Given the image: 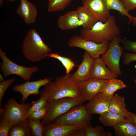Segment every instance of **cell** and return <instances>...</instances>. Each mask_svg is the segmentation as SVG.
Returning <instances> with one entry per match:
<instances>
[{
  "instance_id": "1",
  "label": "cell",
  "mask_w": 136,
  "mask_h": 136,
  "mask_svg": "<svg viewBox=\"0 0 136 136\" xmlns=\"http://www.w3.org/2000/svg\"><path fill=\"white\" fill-rule=\"evenodd\" d=\"M78 82L74 78L73 74H66L44 86L39 94L40 96L46 97L48 102L65 97H81L78 88Z\"/></svg>"
},
{
  "instance_id": "2",
  "label": "cell",
  "mask_w": 136,
  "mask_h": 136,
  "mask_svg": "<svg viewBox=\"0 0 136 136\" xmlns=\"http://www.w3.org/2000/svg\"><path fill=\"white\" fill-rule=\"evenodd\" d=\"M80 33L85 39L100 44L119 36L120 31L115 17L111 15L106 22L98 21L90 29H82Z\"/></svg>"
},
{
  "instance_id": "3",
  "label": "cell",
  "mask_w": 136,
  "mask_h": 136,
  "mask_svg": "<svg viewBox=\"0 0 136 136\" xmlns=\"http://www.w3.org/2000/svg\"><path fill=\"white\" fill-rule=\"evenodd\" d=\"M22 52L28 60L36 62L48 56L51 49L42 40L36 30L32 28L27 33L22 44Z\"/></svg>"
},
{
  "instance_id": "4",
  "label": "cell",
  "mask_w": 136,
  "mask_h": 136,
  "mask_svg": "<svg viewBox=\"0 0 136 136\" xmlns=\"http://www.w3.org/2000/svg\"><path fill=\"white\" fill-rule=\"evenodd\" d=\"M86 101L82 97L78 98L65 97L48 102V111L42 120L41 123L43 126L50 124L72 108L82 104Z\"/></svg>"
},
{
  "instance_id": "5",
  "label": "cell",
  "mask_w": 136,
  "mask_h": 136,
  "mask_svg": "<svg viewBox=\"0 0 136 136\" xmlns=\"http://www.w3.org/2000/svg\"><path fill=\"white\" fill-rule=\"evenodd\" d=\"M91 115L87 112L82 104L71 109L58 117L52 122L54 123L77 126L80 129H85L91 124Z\"/></svg>"
},
{
  "instance_id": "6",
  "label": "cell",
  "mask_w": 136,
  "mask_h": 136,
  "mask_svg": "<svg viewBox=\"0 0 136 136\" xmlns=\"http://www.w3.org/2000/svg\"><path fill=\"white\" fill-rule=\"evenodd\" d=\"M0 57L2 60L0 63V70L5 78L14 74L20 77L25 81H29L32 74L39 70L37 66L26 67L14 62L6 56L1 48Z\"/></svg>"
},
{
  "instance_id": "7",
  "label": "cell",
  "mask_w": 136,
  "mask_h": 136,
  "mask_svg": "<svg viewBox=\"0 0 136 136\" xmlns=\"http://www.w3.org/2000/svg\"><path fill=\"white\" fill-rule=\"evenodd\" d=\"M30 103H18L15 99H9L4 108H0V118L5 119L13 124L28 120L27 113Z\"/></svg>"
},
{
  "instance_id": "8",
  "label": "cell",
  "mask_w": 136,
  "mask_h": 136,
  "mask_svg": "<svg viewBox=\"0 0 136 136\" xmlns=\"http://www.w3.org/2000/svg\"><path fill=\"white\" fill-rule=\"evenodd\" d=\"M120 41L119 36L114 38L110 42L109 48L102 55L101 58L108 67L118 75L122 74L120 62L124 50L123 47L120 45Z\"/></svg>"
},
{
  "instance_id": "9",
  "label": "cell",
  "mask_w": 136,
  "mask_h": 136,
  "mask_svg": "<svg viewBox=\"0 0 136 136\" xmlns=\"http://www.w3.org/2000/svg\"><path fill=\"white\" fill-rule=\"evenodd\" d=\"M109 44L108 41L97 44L85 39L81 35L72 36L67 42L69 47H78L85 50L94 59L104 54L109 48Z\"/></svg>"
},
{
  "instance_id": "10",
  "label": "cell",
  "mask_w": 136,
  "mask_h": 136,
  "mask_svg": "<svg viewBox=\"0 0 136 136\" xmlns=\"http://www.w3.org/2000/svg\"><path fill=\"white\" fill-rule=\"evenodd\" d=\"M109 80L90 78L78 82V87L81 96L86 101L90 100L98 93L103 92Z\"/></svg>"
},
{
  "instance_id": "11",
  "label": "cell",
  "mask_w": 136,
  "mask_h": 136,
  "mask_svg": "<svg viewBox=\"0 0 136 136\" xmlns=\"http://www.w3.org/2000/svg\"><path fill=\"white\" fill-rule=\"evenodd\" d=\"M52 80L51 78H46L38 80L30 81H26L24 83L17 84L12 87L13 90L21 94L22 97L21 99L22 102H24L28 97L31 95L39 94L40 88L44 86Z\"/></svg>"
},
{
  "instance_id": "12",
  "label": "cell",
  "mask_w": 136,
  "mask_h": 136,
  "mask_svg": "<svg viewBox=\"0 0 136 136\" xmlns=\"http://www.w3.org/2000/svg\"><path fill=\"white\" fill-rule=\"evenodd\" d=\"M112 97L103 92L98 93L88 101L85 105L87 112L91 115H101L109 111V104Z\"/></svg>"
},
{
  "instance_id": "13",
  "label": "cell",
  "mask_w": 136,
  "mask_h": 136,
  "mask_svg": "<svg viewBox=\"0 0 136 136\" xmlns=\"http://www.w3.org/2000/svg\"><path fill=\"white\" fill-rule=\"evenodd\" d=\"M82 2L98 21L105 22L111 15L105 0H82Z\"/></svg>"
},
{
  "instance_id": "14",
  "label": "cell",
  "mask_w": 136,
  "mask_h": 136,
  "mask_svg": "<svg viewBox=\"0 0 136 136\" xmlns=\"http://www.w3.org/2000/svg\"><path fill=\"white\" fill-rule=\"evenodd\" d=\"M44 136H74L79 128L77 126L51 123L44 126Z\"/></svg>"
},
{
  "instance_id": "15",
  "label": "cell",
  "mask_w": 136,
  "mask_h": 136,
  "mask_svg": "<svg viewBox=\"0 0 136 136\" xmlns=\"http://www.w3.org/2000/svg\"><path fill=\"white\" fill-rule=\"evenodd\" d=\"M106 65L99 57L94 59L91 71V78L110 80L117 78L119 75L107 68Z\"/></svg>"
},
{
  "instance_id": "16",
  "label": "cell",
  "mask_w": 136,
  "mask_h": 136,
  "mask_svg": "<svg viewBox=\"0 0 136 136\" xmlns=\"http://www.w3.org/2000/svg\"><path fill=\"white\" fill-rule=\"evenodd\" d=\"M20 4L16 10L17 13L28 25L36 22L38 11L36 6L27 0H21Z\"/></svg>"
},
{
  "instance_id": "17",
  "label": "cell",
  "mask_w": 136,
  "mask_h": 136,
  "mask_svg": "<svg viewBox=\"0 0 136 136\" xmlns=\"http://www.w3.org/2000/svg\"><path fill=\"white\" fill-rule=\"evenodd\" d=\"M83 59L77 71L73 74L78 82L91 78V73L94 58L92 57L86 51L83 55Z\"/></svg>"
},
{
  "instance_id": "18",
  "label": "cell",
  "mask_w": 136,
  "mask_h": 136,
  "mask_svg": "<svg viewBox=\"0 0 136 136\" xmlns=\"http://www.w3.org/2000/svg\"><path fill=\"white\" fill-rule=\"evenodd\" d=\"M57 23L58 27L63 30L74 29L81 26L77 10L68 11L60 15Z\"/></svg>"
},
{
  "instance_id": "19",
  "label": "cell",
  "mask_w": 136,
  "mask_h": 136,
  "mask_svg": "<svg viewBox=\"0 0 136 136\" xmlns=\"http://www.w3.org/2000/svg\"><path fill=\"white\" fill-rule=\"evenodd\" d=\"M113 127L117 136H136V127L125 118Z\"/></svg>"
},
{
  "instance_id": "20",
  "label": "cell",
  "mask_w": 136,
  "mask_h": 136,
  "mask_svg": "<svg viewBox=\"0 0 136 136\" xmlns=\"http://www.w3.org/2000/svg\"><path fill=\"white\" fill-rule=\"evenodd\" d=\"M81 26L83 28L91 29L98 20L85 6L78 7L77 9Z\"/></svg>"
},
{
  "instance_id": "21",
  "label": "cell",
  "mask_w": 136,
  "mask_h": 136,
  "mask_svg": "<svg viewBox=\"0 0 136 136\" xmlns=\"http://www.w3.org/2000/svg\"><path fill=\"white\" fill-rule=\"evenodd\" d=\"M124 96L119 95L117 94H114L109 105V111L125 117L127 110Z\"/></svg>"
},
{
  "instance_id": "22",
  "label": "cell",
  "mask_w": 136,
  "mask_h": 136,
  "mask_svg": "<svg viewBox=\"0 0 136 136\" xmlns=\"http://www.w3.org/2000/svg\"><path fill=\"white\" fill-rule=\"evenodd\" d=\"M32 135L28 120L13 124L10 131L9 136H30Z\"/></svg>"
},
{
  "instance_id": "23",
  "label": "cell",
  "mask_w": 136,
  "mask_h": 136,
  "mask_svg": "<svg viewBox=\"0 0 136 136\" xmlns=\"http://www.w3.org/2000/svg\"><path fill=\"white\" fill-rule=\"evenodd\" d=\"M125 118L121 115L109 111L100 115L99 119L104 126L113 127Z\"/></svg>"
},
{
  "instance_id": "24",
  "label": "cell",
  "mask_w": 136,
  "mask_h": 136,
  "mask_svg": "<svg viewBox=\"0 0 136 136\" xmlns=\"http://www.w3.org/2000/svg\"><path fill=\"white\" fill-rule=\"evenodd\" d=\"M108 9L110 11L114 10L119 12L123 16L127 17L128 19V24L129 25L131 23L133 16L125 8L121 0H105Z\"/></svg>"
},
{
  "instance_id": "25",
  "label": "cell",
  "mask_w": 136,
  "mask_h": 136,
  "mask_svg": "<svg viewBox=\"0 0 136 136\" xmlns=\"http://www.w3.org/2000/svg\"><path fill=\"white\" fill-rule=\"evenodd\" d=\"M126 87V85L120 79L116 78L110 79L103 92L107 95L113 97L116 91Z\"/></svg>"
},
{
  "instance_id": "26",
  "label": "cell",
  "mask_w": 136,
  "mask_h": 136,
  "mask_svg": "<svg viewBox=\"0 0 136 136\" xmlns=\"http://www.w3.org/2000/svg\"><path fill=\"white\" fill-rule=\"evenodd\" d=\"M73 0H51L49 1L48 11L54 12L64 10Z\"/></svg>"
},
{
  "instance_id": "27",
  "label": "cell",
  "mask_w": 136,
  "mask_h": 136,
  "mask_svg": "<svg viewBox=\"0 0 136 136\" xmlns=\"http://www.w3.org/2000/svg\"><path fill=\"white\" fill-rule=\"evenodd\" d=\"M48 56L57 59L60 62L65 69L66 74L70 73L74 67L76 66L74 62L70 58L63 56L57 53H51Z\"/></svg>"
},
{
  "instance_id": "28",
  "label": "cell",
  "mask_w": 136,
  "mask_h": 136,
  "mask_svg": "<svg viewBox=\"0 0 136 136\" xmlns=\"http://www.w3.org/2000/svg\"><path fill=\"white\" fill-rule=\"evenodd\" d=\"M111 135V133L105 131L103 128L99 125L94 127L91 126L90 124L85 128V136H108Z\"/></svg>"
},
{
  "instance_id": "29",
  "label": "cell",
  "mask_w": 136,
  "mask_h": 136,
  "mask_svg": "<svg viewBox=\"0 0 136 136\" xmlns=\"http://www.w3.org/2000/svg\"><path fill=\"white\" fill-rule=\"evenodd\" d=\"M29 125L34 136H43L44 132V126L40 120L28 119Z\"/></svg>"
},
{
  "instance_id": "30",
  "label": "cell",
  "mask_w": 136,
  "mask_h": 136,
  "mask_svg": "<svg viewBox=\"0 0 136 136\" xmlns=\"http://www.w3.org/2000/svg\"><path fill=\"white\" fill-rule=\"evenodd\" d=\"M48 101L47 97L44 96H41L38 100L32 101L28 109L27 116L32 112L42 109L47 106Z\"/></svg>"
},
{
  "instance_id": "31",
  "label": "cell",
  "mask_w": 136,
  "mask_h": 136,
  "mask_svg": "<svg viewBox=\"0 0 136 136\" xmlns=\"http://www.w3.org/2000/svg\"><path fill=\"white\" fill-rule=\"evenodd\" d=\"M48 110V105L40 109L35 111L27 116V119L35 120H42L45 116Z\"/></svg>"
},
{
  "instance_id": "32",
  "label": "cell",
  "mask_w": 136,
  "mask_h": 136,
  "mask_svg": "<svg viewBox=\"0 0 136 136\" xmlns=\"http://www.w3.org/2000/svg\"><path fill=\"white\" fill-rule=\"evenodd\" d=\"M0 119V136H8L10 130L13 124L5 119Z\"/></svg>"
},
{
  "instance_id": "33",
  "label": "cell",
  "mask_w": 136,
  "mask_h": 136,
  "mask_svg": "<svg viewBox=\"0 0 136 136\" xmlns=\"http://www.w3.org/2000/svg\"><path fill=\"white\" fill-rule=\"evenodd\" d=\"M16 78H13L8 79L0 82V105L2 106V101L4 94L7 89L15 80Z\"/></svg>"
},
{
  "instance_id": "34",
  "label": "cell",
  "mask_w": 136,
  "mask_h": 136,
  "mask_svg": "<svg viewBox=\"0 0 136 136\" xmlns=\"http://www.w3.org/2000/svg\"><path fill=\"white\" fill-rule=\"evenodd\" d=\"M121 43L124 50L136 54V41H132L125 38H120Z\"/></svg>"
},
{
  "instance_id": "35",
  "label": "cell",
  "mask_w": 136,
  "mask_h": 136,
  "mask_svg": "<svg viewBox=\"0 0 136 136\" xmlns=\"http://www.w3.org/2000/svg\"><path fill=\"white\" fill-rule=\"evenodd\" d=\"M122 58V62L125 65H129L131 62L136 61V54L129 52L123 53Z\"/></svg>"
},
{
  "instance_id": "36",
  "label": "cell",
  "mask_w": 136,
  "mask_h": 136,
  "mask_svg": "<svg viewBox=\"0 0 136 136\" xmlns=\"http://www.w3.org/2000/svg\"><path fill=\"white\" fill-rule=\"evenodd\" d=\"M128 12L136 8V0H121Z\"/></svg>"
},
{
  "instance_id": "37",
  "label": "cell",
  "mask_w": 136,
  "mask_h": 136,
  "mask_svg": "<svg viewBox=\"0 0 136 136\" xmlns=\"http://www.w3.org/2000/svg\"><path fill=\"white\" fill-rule=\"evenodd\" d=\"M125 118L128 120L136 127V114L127 110Z\"/></svg>"
},
{
  "instance_id": "38",
  "label": "cell",
  "mask_w": 136,
  "mask_h": 136,
  "mask_svg": "<svg viewBox=\"0 0 136 136\" xmlns=\"http://www.w3.org/2000/svg\"><path fill=\"white\" fill-rule=\"evenodd\" d=\"M85 129H79L74 136H85Z\"/></svg>"
},
{
  "instance_id": "39",
  "label": "cell",
  "mask_w": 136,
  "mask_h": 136,
  "mask_svg": "<svg viewBox=\"0 0 136 136\" xmlns=\"http://www.w3.org/2000/svg\"><path fill=\"white\" fill-rule=\"evenodd\" d=\"M131 23L133 26L136 27V16H133L132 19Z\"/></svg>"
},
{
  "instance_id": "40",
  "label": "cell",
  "mask_w": 136,
  "mask_h": 136,
  "mask_svg": "<svg viewBox=\"0 0 136 136\" xmlns=\"http://www.w3.org/2000/svg\"><path fill=\"white\" fill-rule=\"evenodd\" d=\"M4 78L3 76L1 74H0V82H2L4 81Z\"/></svg>"
},
{
  "instance_id": "41",
  "label": "cell",
  "mask_w": 136,
  "mask_h": 136,
  "mask_svg": "<svg viewBox=\"0 0 136 136\" xmlns=\"http://www.w3.org/2000/svg\"><path fill=\"white\" fill-rule=\"evenodd\" d=\"M3 0H0V6L1 7L3 5Z\"/></svg>"
},
{
  "instance_id": "42",
  "label": "cell",
  "mask_w": 136,
  "mask_h": 136,
  "mask_svg": "<svg viewBox=\"0 0 136 136\" xmlns=\"http://www.w3.org/2000/svg\"><path fill=\"white\" fill-rule=\"evenodd\" d=\"M7 0L8 1L12 2H13V1H14L16 0ZM20 0V1L21 0Z\"/></svg>"
},
{
  "instance_id": "43",
  "label": "cell",
  "mask_w": 136,
  "mask_h": 136,
  "mask_svg": "<svg viewBox=\"0 0 136 136\" xmlns=\"http://www.w3.org/2000/svg\"><path fill=\"white\" fill-rule=\"evenodd\" d=\"M134 83L135 84H136V77H135V80H134Z\"/></svg>"
},
{
  "instance_id": "44",
  "label": "cell",
  "mask_w": 136,
  "mask_h": 136,
  "mask_svg": "<svg viewBox=\"0 0 136 136\" xmlns=\"http://www.w3.org/2000/svg\"><path fill=\"white\" fill-rule=\"evenodd\" d=\"M51 0H49V1H50Z\"/></svg>"
}]
</instances>
